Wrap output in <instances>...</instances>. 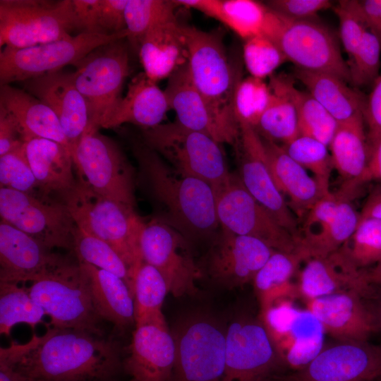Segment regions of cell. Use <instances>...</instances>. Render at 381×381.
<instances>
[{"label": "cell", "mask_w": 381, "mask_h": 381, "mask_svg": "<svg viewBox=\"0 0 381 381\" xmlns=\"http://www.w3.org/2000/svg\"><path fill=\"white\" fill-rule=\"evenodd\" d=\"M0 186L40 197H51L42 190L25 154L23 146L0 156Z\"/></svg>", "instance_id": "47"}, {"label": "cell", "mask_w": 381, "mask_h": 381, "mask_svg": "<svg viewBox=\"0 0 381 381\" xmlns=\"http://www.w3.org/2000/svg\"><path fill=\"white\" fill-rule=\"evenodd\" d=\"M72 0H1L0 45L24 48L71 37Z\"/></svg>", "instance_id": "11"}, {"label": "cell", "mask_w": 381, "mask_h": 381, "mask_svg": "<svg viewBox=\"0 0 381 381\" xmlns=\"http://www.w3.org/2000/svg\"><path fill=\"white\" fill-rule=\"evenodd\" d=\"M303 255L294 252L275 250L255 276L253 284L260 305V313L277 301L298 296L297 286L291 282Z\"/></svg>", "instance_id": "35"}, {"label": "cell", "mask_w": 381, "mask_h": 381, "mask_svg": "<svg viewBox=\"0 0 381 381\" xmlns=\"http://www.w3.org/2000/svg\"><path fill=\"white\" fill-rule=\"evenodd\" d=\"M129 48L126 38L119 39L97 47L73 65L74 83L88 108L87 129L104 128L119 105L130 71Z\"/></svg>", "instance_id": "8"}, {"label": "cell", "mask_w": 381, "mask_h": 381, "mask_svg": "<svg viewBox=\"0 0 381 381\" xmlns=\"http://www.w3.org/2000/svg\"><path fill=\"white\" fill-rule=\"evenodd\" d=\"M272 97L269 84L265 80L249 76L238 84L233 101L236 119L239 124L256 128Z\"/></svg>", "instance_id": "45"}, {"label": "cell", "mask_w": 381, "mask_h": 381, "mask_svg": "<svg viewBox=\"0 0 381 381\" xmlns=\"http://www.w3.org/2000/svg\"><path fill=\"white\" fill-rule=\"evenodd\" d=\"M368 145L381 136V71L366 97L363 112Z\"/></svg>", "instance_id": "54"}, {"label": "cell", "mask_w": 381, "mask_h": 381, "mask_svg": "<svg viewBox=\"0 0 381 381\" xmlns=\"http://www.w3.org/2000/svg\"><path fill=\"white\" fill-rule=\"evenodd\" d=\"M170 109L164 90L143 72L131 80L126 95L104 128H116L126 123L143 129L153 128L161 124Z\"/></svg>", "instance_id": "31"}, {"label": "cell", "mask_w": 381, "mask_h": 381, "mask_svg": "<svg viewBox=\"0 0 381 381\" xmlns=\"http://www.w3.org/2000/svg\"><path fill=\"white\" fill-rule=\"evenodd\" d=\"M381 377V346L337 341L322 347L288 381H374Z\"/></svg>", "instance_id": "19"}, {"label": "cell", "mask_w": 381, "mask_h": 381, "mask_svg": "<svg viewBox=\"0 0 381 381\" xmlns=\"http://www.w3.org/2000/svg\"><path fill=\"white\" fill-rule=\"evenodd\" d=\"M30 295L51 318L54 327L85 331L104 337L103 320L90 293L78 261L69 258L31 282Z\"/></svg>", "instance_id": "6"}, {"label": "cell", "mask_w": 381, "mask_h": 381, "mask_svg": "<svg viewBox=\"0 0 381 381\" xmlns=\"http://www.w3.org/2000/svg\"><path fill=\"white\" fill-rule=\"evenodd\" d=\"M374 316L376 332H381V299L373 310H371Z\"/></svg>", "instance_id": "61"}, {"label": "cell", "mask_w": 381, "mask_h": 381, "mask_svg": "<svg viewBox=\"0 0 381 381\" xmlns=\"http://www.w3.org/2000/svg\"><path fill=\"white\" fill-rule=\"evenodd\" d=\"M101 0H72L75 30L80 33L102 34L98 25Z\"/></svg>", "instance_id": "55"}, {"label": "cell", "mask_w": 381, "mask_h": 381, "mask_svg": "<svg viewBox=\"0 0 381 381\" xmlns=\"http://www.w3.org/2000/svg\"><path fill=\"white\" fill-rule=\"evenodd\" d=\"M265 4L270 9L294 20L315 18L320 11L332 6L329 0H270Z\"/></svg>", "instance_id": "50"}, {"label": "cell", "mask_w": 381, "mask_h": 381, "mask_svg": "<svg viewBox=\"0 0 381 381\" xmlns=\"http://www.w3.org/2000/svg\"><path fill=\"white\" fill-rule=\"evenodd\" d=\"M73 252L78 262L92 265L123 279L133 294L134 279L130 270L107 243L76 226Z\"/></svg>", "instance_id": "41"}, {"label": "cell", "mask_w": 381, "mask_h": 381, "mask_svg": "<svg viewBox=\"0 0 381 381\" xmlns=\"http://www.w3.org/2000/svg\"><path fill=\"white\" fill-rule=\"evenodd\" d=\"M381 44L368 30L358 48L347 61L350 83L356 87L374 83L380 71Z\"/></svg>", "instance_id": "48"}, {"label": "cell", "mask_w": 381, "mask_h": 381, "mask_svg": "<svg viewBox=\"0 0 381 381\" xmlns=\"http://www.w3.org/2000/svg\"><path fill=\"white\" fill-rule=\"evenodd\" d=\"M183 32L190 78L219 123L236 144L240 128L233 101L242 79L241 64L229 56L222 30L204 31L183 25Z\"/></svg>", "instance_id": "3"}, {"label": "cell", "mask_w": 381, "mask_h": 381, "mask_svg": "<svg viewBox=\"0 0 381 381\" xmlns=\"http://www.w3.org/2000/svg\"><path fill=\"white\" fill-rule=\"evenodd\" d=\"M268 165L278 189L288 197L290 208L303 219L312 206L325 194L313 177L292 159L282 145L265 139Z\"/></svg>", "instance_id": "28"}, {"label": "cell", "mask_w": 381, "mask_h": 381, "mask_svg": "<svg viewBox=\"0 0 381 381\" xmlns=\"http://www.w3.org/2000/svg\"><path fill=\"white\" fill-rule=\"evenodd\" d=\"M114 35L80 33L75 36L24 48L4 47L0 53V85L24 82L73 65L97 47L126 38Z\"/></svg>", "instance_id": "12"}, {"label": "cell", "mask_w": 381, "mask_h": 381, "mask_svg": "<svg viewBox=\"0 0 381 381\" xmlns=\"http://www.w3.org/2000/svg\"><path fill=\"white\" fill-rule=\"evenodd\" d=\"M360 221L358 214L343 198L332 218L313 233L303 235L298 242L297 250L305 261L313 258L327 257L341 248L351 238Z\"/></svg>", "instance_id": "36"}, {"label": "cell", "mask_w": 381, "mask_h": 381, "mask_svg": "<svg viewBox=\"0 0 381 381\" xmlns=\"http://www.w3.org/2000/svg\"><path fill=\"white\" fill-rule=\"evenodd\" d=\"M368 30L381 44V0L358 1Z\"/></svg>", "instance_id": "56"}, {"label": "cell", "mask_w": 381, "mask_h": 381, "mask_svg": "<svg viewBox=\"0 0 381 381\" xmlns=\"http://www.w3.org/2000/svg\"><path fill=\"white\" fill-rule=\"evenodd\" d=\"M26 138L15 116L0 104V156L23 146Z\"/></svg>", "instance_id": "53"}, {"label": "cell", "mask_w": 381, "mask_h": 381, "mask_svg": "<svg viewBox=\"0 0 381 381\" xmlns=\"http://www.w3.org/2000/svg\"><path fill=\"white\" fill-rule=\"evenodd\" d=\"M23 148L32 172L47 195H58L61 200L77 185L71 152L61 144L45 138L28 139Z\"/></svg>", "instance_id": "27"}, {"label": "cell", "mask_w": 381, "mask_h": 381, "mask_svg": "<svg viewBox=\"0 0 381 381\" xmlns=\"http://www.w3.org/2000/svg\"><path fill=\"white\" fill-rule=\"evenodd\" d=\"M275 251L259 239L240 236L221 228L200 267L216 285L233 289L253 282Z\"/></svg>", "instance_id": "17"}, {"label": "cell", "mask_w": 381, "mask_h": 381, "mask_svg": "<svg viewBox=\"0 0 381 381\" xmlns=\"http://www.w3.org/2000/svg\"><path fill=\"white\" fill-rule=\"evenodd\" d=\"M61 201L76 226L111 246L128 266L134 279L143 262L140 240L145 225L134 207L103 197L78 181Z\"/></svg>", "instance_id": "4"}, {"label": "cell", "mask_w": 381, "mask_h": 381, "mask_svg": "<svg viewBox=\"0 0 381 381\" xmlns=\"http://www.w3.org/2000/svg\"><path fill=\"white\" fill-rule=\"evenodd\" d=\"M168 286L161 273L143 262L134 277L135 326L146 323L166 324L162 311Z\"/></svg>", "instance_id": "39"}, {"label": "cell", "mask_w": 381, "mask_h": 381, "mask_svg": "<svg viewBox=\"0 0 381 381\" xmlns=\"http://www.w3.org/2000/svg\"><path fill=\"white\" fill-rule=\"evenodd\" d=\"M71 155L79 182L103 197L135 207L134 171L116 142L99 130L87 129Z\"/></svg>", "instance_id": "10"}, {"label": "cell", "mask_w": 381, "mask_h": 381, "mask_svg": "<svg viewBox=\"0 0 381 381\" xmlns=\"http://www.w3.org/2000/svg\"><path fill=\"white\" fill-rule=\"evenodd\" d=\"M268 84L272 92L271 99L255 130L262 138L284 145L299 135L296 108L289 96L272 78Z\"/></svg>", "instance_id": "38"}, {"label": "cell", "mask_w": 381, "mask_h": 381, "mask_svg": "<svg viewBox=\"0 0 381 381\" xmlns=\"http://www.w3.org/2000/svg\"><path fill=\"white\" fill-rule=\"evenodd\" d=\"M221 228L260 240L275 250L294 252L298 241L246 190L238 175L214 191Z\"/></svg>", "instance_id": "15"}, {"label": "cell", "mask_w": 381, "mask_h": 381, "mask_svg": "<svg viewBox=\"0 0 381 381\" xmlns=\"http://www.w3.org/2000/svg\"><path fill=\"white\" fill-rule=\"evenodd\" d=\"M294 77L339 123L363 116L366 97L344 80L295 68Z\"/></svg>", "instance_id": "33"}, {"label": "cell", "mask_w": 381, "mask_h": 381, "mask_svg": "<svg viewBox=\"0 0 381 381\" xmlns=\"http://www.w3.org/2000/svg\"><path fill=\"white\" fill-rule=\"evenodd\" d=\"M138 54L145 74L153 82L167 78L187 62L183 25L176 16L151 28L142 39Z\"/></svg>", "instance_id": "26"}, {"label": "cell", "mask_w": 381, "mask_h": 381, "mask_svg": "<svg viewBox=\"0 0 381 381\" xmlns=\"http://www.w3.org/2000/svg\"><path fill=\"white\" fill-rule=\"evenodd\" d=\"M0 381H39L15 369L12 365L0 361Z\"/></svg>", "instance_id": "59"}, {"label": "cell", "mask_w": 381, "mask_h": 381, "mask_svg": "<svg viewBox=\"0 0 381 381\" xmlns=\"http://www.w3.org/2000/svg\"><path fill=\"white\" fill-rule=\"evenodd\" d=\"M173 1L128 0L125 9L126 40L136 53L146 33L157 24L174 16Z\"/></svg>", "instance_id": "42"}, {"label": "cell", "mask_w": 381, "mask_h": 381, "mask_svg": "<svg viewBox=\"0 0 381 381\" xmlns=\"http://www.w3.org/2000/svg\"><path fill=\"white\" fill-rule=\"evenodd\" d=\"M0 104L15 116L26 140L31 138H45L57 142L71 150L70 144L54 112L25 90L10 85H1Z\"/></svg>", "instance_id": "32"}, {"label": "cell", "mask_w": 381, "mask_h": 381, "mask_svg": "<svg viewBox=\"0 0 381 381\" xmlns=\"http://www.w3.org/2000/svg\"><path fill=\"white\" fill-rule=\"evenodd\" d=\"M305 262L296 284L298 296L305 301L349 290L357 291L363 296L371 293L365 271L354 267L339 250Z\"/></svg>", "instance_id": "24"}, {"label": "cell", "mask_w": 381, "mask_h": 381, "mask_svg": "<svg viewBox=\"0 0 381 381\" xmlns=\"http://www.w3.org/2000/svg\"><path fill=\"white\" fill-rule=\"evenodd\" d=\"M367 282L372 286H381V259L375 264L371 269L365 271Z\"/></svg>", "instance_id": "60"}, {"label": "cell", "mask_w": 381, "mask_h": 381, "mask_svg": "<svg viewBox=\"0 0 381 381\" xmlns=\"http://www.w3.org/2000/svg\"><path fill=\"white\" fill-rule=\"evenodd\" d=\"M0 215L49 250L73 251L76 224L61 200L0 188Z\"/></svg>", "instance_id": "13"}, {"label": "cell", "mask_w": 381, "mask_h": 381, "mask_svg": "<svg viewBox=\"0 0 381 381\" xmlns=\"http://www.w3.org/2000/svg\"><path fill=\"white\" fill-rule=\"evenodd\" d=\"M122 354L112 339L52 327L24 344L1 347L0 361L39 381H116L123 372Z\"/></svg>", "instance_id": "1"}, {"label": "cell", "mask_w": 381, "mask_h": 381, "mask_svg": "<svg viewBox=\"0 0 381 381\" xmlns=\"http://www.w3.org/2000/svg\"><path fill=\"white\" fill-rule=\"evenodd\" d=\"M176 6L198 11L234 31L243 40L261 34L268 8L254 0H173Z\"/></svg>", "instance_id": "34"}, {"label": "cell", "mask_w": 381, "mask_h": 381, "mask_svg": "<svg viewBox=\"0 0 381 381\" xmlns=\"http://www.w3.org/2000/svg\"><path fill=\"white\" fill-rule=\"evenodd\" d=\"M66 259L1 219L0 282H32Z\"/></svg>", "instance_id": "22"}, {"label": "cell", "mask_w": 381, "mask_h": 381, "mask_svg": "<svg viewBox=\"0 0 381 381\" xmlns=\"http://www.w3.org/2000/svg\"><path fill=\"white\" fill-rule=\"evenodd\" d=\"M46 315L42 308L30 295L27 288L0 282V332L8 336L12 327L26 323L35 327Z\"/></svg>", "instance_id": "40"}, {"label": "cell", "mask_w": 381, "mask_h": 381, "mask_svg": "<svg viewBox=\"0 0 381 381\" xmlns=\"http://www.w3.org/2000/svg\"><path fill=\"white\" fill-rule=\"evenodd\" d=\"M332 8L339 20L340 39L349 60L358 48L368 28L358 1H339Z\"/></svg>", "instance_id": "49"}, {"label": "cell", "mask_w": 381, "mask_h": 381, "mask_svg": "<svg viewBox=\"0 0 381 381\" xmlns=\"http://www.w3.org/2000/svg\"><path fill=\"white\" fill-rule=\"evenodd\" d=\"M282 147L292 159L313 174L325 194L331 193L329 179L334 167L327 145L314 138L299 135Z\"/></svg>", "instance_id": "43"}, {"label": "cell", "mask_w": 381, "mask_h": 381, "mask_svg": "<svg viewBox=\"0 0 381 381\" xmlns=\"http://www.w3.org/2000/svg\"><path fill=\"white\" fill-rule=\"evenodd\" d=\"M343 198L345 197L339 193L335 194L331 192L320 198L303 219L301 236L313 233L327 223L334 216L338 204Z\"/></svg>", "instance_id": "51"}, {"label": "cell", "mask_w": 381, "mask_h": 381, "mask_svg": "<svg viewBox=\"0 0 381 381\" xmlns=\"http://www.w3.org/2000/svg\"><path fill=\"white\" fill-rule=\"evenodd\" d=\"M275 378V377H274ZM274 378H273L272 380H270V381H279V380H276ZM284 381H288L287 380H284Z\"/></svg>", "instance_id": "62"}, {"label": "cell", "mask_w": 381, "mask_h": 381, "mask_svg": "<svg viewBox=\"0 0 381 381\" xmlns=\"http://www.w3.org/2000/svg\"><path fill=\"white\" fill-rule=\"evenodd\" d=\"M243 59L250 75L262 80L287 61L278 45L262 33L244 40Z\"/></svg>", "instance_id": "46"}, {"label": "cell", "mask_w": 381, "mask_h": 381, "mask_svg": "<svg viewBox=\"0 0 381 381\" xmlns=\"http://www.w3.org/2000/svg\"><path fill=\"white\" fill-rule=\"evenodd\" d=\"M164 92L170 109L176 113V121L179 123L205 133L221 144L234 145L194 85L187 64L168 78Z\"/></svg>", "instance_id": "25"}, {"label": "cell", "mask_w": 381, "mask_h": 381, "mask_svg": "<svg viewBox=\"0 0 381 381\" xmlns=\"http://www.w3.org/2000/svg\"><path fill=\"white\" fill-rule=\"evenodd\" d=\"M262 33L278 45L295 68L333 75L350 83L348 63L337 37L316 18L291 19L268 8Z\"/></svg>", "instance_id": "5"}, {"label": "cell", "mask_w": 381, "mask_h": 381, "mask_svg": "<svg viewBox=\"0 0 381 381\" xmlns=\"http://www.w3.org/2000/svg\"><path fill=\"white\" fill-rule=\"evenodd\" d=\"M78 262L86 274L91 298L100 318L119 331L135 325L134 296L125 281L92 265Z\"/></svg>", "instance_id": "30"}, {"label": "cell", "mask_w": 381, "mask_h": 381, "mask_svg": "<svg viewBox=\"0 0 381 381\" xmlns=\"http://www.w3.org/2000/svg\"><path fill=\"white\" fill-rule=\"evenodd\" d=\"M226 329L216 318L202 313L177 322L171 331L175 358L167 381H222Z\"/></svg>", "instance_id": "9"}, {"label": "cell", "mask_w": 381, "mask_h": 381, "mask_svg": "<svg viewBox=\"0 0 381 381\" xmlns=\"http://www.w3.org/2000/svg\"><path fill=\"white\" fill-rule=\"evenodd\" d=\"M128 0H101L98 25L103 35L126 30L125 9Z\"/></svg>", "instance_id": "52"}, {"label": "cell", "mask_w": 381, "mask_h": 381, "mask_svg": "<svg viewBox=\"0 0 381 381\" xmlns=\"http://www.w3.org/2000/svg\"><path fill=\"white\" fill-rule=\"evenodd\" d=\"M140 245L143 262L161 273L174 296L198 294L196 282L202 277L201 270L193 258L189 241L179 230L154 218L145 223Z\"/></svg>", "instance_id": "16"}, {"label": "cell", "mask_w": 381, "mask_h": 381, "mask_svg": "<svg viewBox=\"0 0 381 381\" xmlns=\"http://www.w3.org/2000/svg\"><path fill=\"white\" fill-rule=\"evenodd\" d=\"M355 290L341 291L305 301L322 329L337 341H368L376 332L374 316Z\"/></svg>", "instance_id": "20"}, {"label": "cell", "mask_w": 381, "mask_h": 381, "mask_svg": "<svg viewBox=\"0 0 381 381\" xmlns=\"http://www.w3.org/2000/svg\"><path fill=\"white\" fill-rule=\"evenodd\" d=\"M284 365L260 317L240 318L226 327L222 381H270Z\"/></svg>", "instance_id": "14"}, {"label": "cell", "mask_w": 381, "mask_h": 381, "mask_svg": "<svg viewBox=\"0 0 381 381\" xmlns=\"http://www.w3.org/2000/svg\"><path fill=\"white\" fill-rule=\"evenodd\" d=\"M329 147L334 169L344 181L339 193L349 198L363 184L368 160L364 117L339 123Z\"/></svg>", "instance_id": "29"}, {"label": "cell", "mask_w": 381, "mask_h": 381, "mask_svg": "<svg viewBox=\"0 0 381 381\" xmlns=\"http://www.w3.org/2000/svg\"><path fill=\"white\" fill-rule=\"evenodd\" d=\"M143 142L174 168L199 178L217 190L232 176L222 144L176 121L143 129Z\"/></svg>", "instance_id": "7"}, {"label": "cell", "mask_w": 381, "mask_h": 381, "mask_svg": "<svg viewBox=\"0 0 381 381\" xmlns=\"http://www.w3.org/2000/svg\"><path fill=\"white\" fill-rule=\"evenodd\" d=\"M24 90L48 106L57 116L71 150L90 125L87 103L71 73L61 71L23 82Z\"/></svg>", "instance_id": "21"}, {"label": "cell", "mask_w": 381, "mask_h": 381, "mask_svg": "<svg viewBox=\"0 0 381 381\" xmlns=\"http://www.w3.org/2000/svg\"><path fill=\"white\" fill-rule=\"evenodd\" d=\"M360 218H374L381 220V188L368 195L360 213Z\"/></svg>", "instance_id": "58"}, {"label": "cell", "mask_w": 381, "mask_h": 381, "mask_svg": "<svg viewBox=\"0 0 381 381\" xmlns=\"http://www.w3.org/2000/svg\"><path fill=\"white\" fill-rule=\"evenodd\" d=\"M339 250L358 269L376 264L381 259V220L360 218L353 235Z\"/></svg>", "instance_id": "44"}, {"label": "cell", "mask_w": 381, "mask_h": 381, "mask_svg": "<svg viewBox=\"0 0 381 381\" xmlns=\"http://www.w3.org/2000/svg\"><path fill=\"white\" fill-rule=\"evenodd\" d=\"M239 177L249 193L298 242V224L272 176L262 137L253 127L239 124Z\"/></svg>", "instance_id": "18"}, {"label": "cell", "mask_w": 381, "mask_h": 381, "mask_svg": "<svg viewBox=\"0 0 381 381\" xmlns=\"http://www.w3.org/2000/svg\"><path fill=\"white\" fill-rule=\"evenodd\" d=\"M368 147V160L363 183L370 181H381V136Z\"/></svg>", "instance_id": "57"}, {"label": "cell", "mask_w": 381, "mask_h": 381, "mask_svg": "<svg viewBox=\"0 0 381 381\" xmlns=\"http://www.w3.org/2000/svg\"><path fill=\"white\" fill-rule=\"evenodd\" d=\"M174 358V339L167 323L137 325L123 357V372L131 381H167Z\"/></svg>", "instance_id": "23"}, {"label": "cell", "mask_w": 381, "mask_h": 381, "mask_svg": "<svg viewBox=\"0 0 381 381\" xmlns=\"http://www.w3.org/2000/svg\"><path fill=\"white\" fill-rule=\"evenodd\" d=\"M270 78L294 102L299 135L314 138L329 147L339 124L337 120L307 90H298L291 77L280 73Z\"/></svg>", "instance_id": "37"}, {"label": "cell", "mask_w": 381, "mask_h": 381, "mask_svg": "<svg viewBox=\"0 0 381 381\" xmlns=\"http://www.w3.org/2000/svg\"><path fill=\"white\" fill-rule=\"evenodd\" d=\"M132 151L152 197L162 208L157 218L189 241L212 237L219 226L212 186L178 171L143 141L133 142Z\"/></svg>", "instance_id": "2"}]
</instances>
